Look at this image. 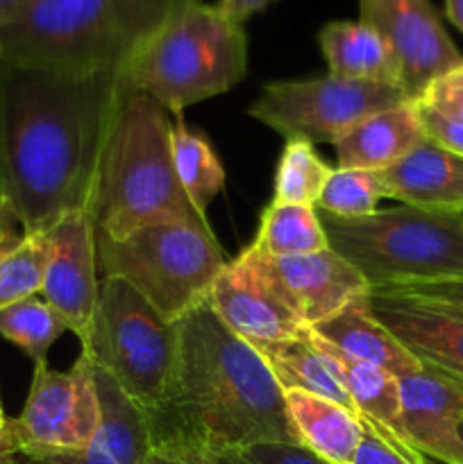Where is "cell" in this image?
Here are the masks:
<instances>
[{
	"label": "cell",
	"mask_w": 463,
	"mask_h": 464,
	"mask_svg": "<svg viewBox=\"0 0 463 464\" xmlns=\"http://www.w3.org/2000/svg\"><path fill=\"white\" fill-rule=\"evenodd\" d=\"M420 458H422V464H448V462H440V460H436V458L422 456V453H420Z\"/></svg>",
	"instance_id": "ee69618b"
},
{
	"label": "cell",
	"mask_w": 463,
	"mask_h": 464,
	"mask_svg": "<svg viewBox=\"0 0 463 464\" xmlns=\"http://www.w3.org/2000/svg\"><path fill=\"white\" fill-rule=\"evenodd\" d=\"M275 0H218L216 7L227 21L243 25L250 16H254V14L261 12V9H266Z\"/></svg>",
	"instance_id": "8d00e7d4"
},
{
	"label": "cell",
	"mask_w": 463,
	"mask_h": 464,
	"mask_svg": "<svg viewBox=\"0 0 463 464\" xmlns=\"http://www.w3.org/2000/svg\"><path fill=\"white\" fill-rule=\"evenodd\" d=\"M100 426V401L95 390L94 361L82 349L68 372L34 365L30 392L9 430L23 458L80 451L94 440Z\"/></svg>",
	"instance_id": "30bf717a"
},
{
	"label": "cell",
	"mask_w": 463,
	"mask_h": 464,
	"mask_svg": "<svg viewBox=\"0 0 463 464\" xmlns=\"http://www.w3.org/2000/svg\"><path fill=\"white\" fill-rule=\"evenodd\" d=\"M313 334L354 358L389 372L395 379L420 370V361L381 324L370 308L368 295L352 299L330 320L313 326Z\"/></svg>",
	"instance_id": "ffe728a7"
},
{
	"label": "cell",
	"mask_w": 463,
	"mask_h": 464,
	"mask_svg": "<svg viewBox=\"0 0 463 464\" xmlns=\"http://www.w3.org/2000/svg\"><path fill=\"white\" fill-rule=\"evenodd\" d=\"M207 464H254V462H250L243 453H225V456L212 458Z\"/></svg>",
	"instance_id": "60d3db41"
},
{
	"label": "cell",
	"mask_w": 463,
	"mask_h": 464,
	"mask_svg": "<svg viewBox=\"0 0 463 464\" xmlns=\"http://www.w3.org/2000/svg\"><path fill=\"white\" fill-rule=\"evenodd\" d=\"M259 254L284 302L309 329L330 320L352 299L370 293L366 276L330 247L300 256Z\"/></svg>",
	"instance_id": "9a60e30c"
},
{
	"label": "cell",
	"mask_w": 463,
	"mask_h": 464,
	"mask_svg": "<svg viewBox=\"0 0 463 464\" xmlns=\"http://www.w3.org/2000/svg\"><path fill=\"white\" fill-rule=\"evenodd\" d=\"M153 453L207 464L257 444H300L284 390L257 349L209 302L177 322V365L166 403L148 417Z\"/></svg>",
	"instance_id": "7a4b0ae2"
},
{
	"label": "cell",
	"mask_w": 463,
	"mask_h": 464,
	"mask_svg": "<svg viewBox=\"0 0 463 464\" xmlns=\"http://www.w3.org/2000/svg\"><path fill=\"white\" fill-rule=\"evenodd\" d=\"M381 199H386V188L379 170L334 168L318 198L316 208L340 220H357L375 213Z\"/></svg>",
	"instance_id": "f1b7e54d"
},
{
	"label": "cell",
	"mask_w": 463,
	"mask_h": 464,
	"mask_svg": "<svg viewBox=\"0 0 463 464\" xmlns=\"http://www.w3.org/2000/svg\"><path fill=\"white\" fill-rule=\"evenodd\" d=\"M418 102L463 125V63L431 82Z\"/></svg>",
	"instance_id": "1f68e13d"
},
{
	"label": "cell",
	"mask_w": 463,
	"mask_h": 464,
	"mask_svg": "<svg viewBox=\"0 0 463 464\" xmlns=\"http://www.w3.org/2000/svg\"><path fill=\"white\" fill-rule=\"evenodd\" d=\"M330 75L399 86V66L384 36L363 21H331L318 32ZM402 89V86H399Z\"/></svg>",
	"instance_id": "44dd1931"
},
{
	"label": "cell",
	"mask_w": 463,
	"mask_h": 464,
	"mask_svg": "<svg viewBox=\"0 0 463 464\" xmlns=\"http://www.w3.org/2000/svg\"><path fill=\"white\" fill-rule=\"evenodd\" d=\"M252 245L266 256H300L330 247L316 207L272 202L263 208Z\"/></svg>",
	"instance_id": "484cf974"
},
{
	"label": "cell",
	"mask_w": 463,
	"mask_h": 464,
	"mask_svg": "<svg viewBox=\"0 0 463 464\" xmlns=\"http://www.w3.org/2000/svg\"><path fill=\"white\" fill-rule=\"evenodd\" d=\"M250 462L254 464H334L318 453L309 451L302 444L289 442H268L257 444L243 453Z\"/></svg>",
	"instance_id": "d6a6232c"
},
{
	"label": "cell",
	"mask_w": 463,
	"mask_h": 464,
	"mask_svg": "<svg viewBox=\"0 0 463 464\" xmlns=\"http://www.w3.org/2000/svg\"><path fill=\"white\" fill-rule=\"evenodd\" d=\"M427 140L416 102H404L366 118L334 143L339 168L386 170Z\"/></svg>",
	"instance_id": "d6986e66"
},
{
	"label": "cell",
	"mask_w": 463,
	"mask_h": 464,
	"mask_svg": "<svg viewBox=\"0 0 463 464\" xmlns=\"http://www.w3.org/2000/svg\"><path fill=\"white\" fill-rule=\"evenodd\" d=\"M422 365V362H420ZM404 442L422 456L463 464V385L422 365L398 379Z\"/></svg>",
	"instance_id": "2e32d148"
},
{
	"label": "cell",
	"mask_w": 463,
	"mask_h": 464,
	"mask_svg": "<svg viewBox=\"0 0 463 464\" xmlns=\"http://www.w3.org/2000/svg\"><path fill=\"white\" fill-rule=\"evenodd\" d=\"M66 329L57 311L39 295L21 299L0 311V335L34 361L45 365L50 347Z\"/></svg>",
	"instance_id": "4316f807"
},
{
	"label": "cell",
	"mask_w": 463,
	"mask_h": 464,
	"mask_svg": "<svg viewBox=\"0 0 463 464\" xmlns=\"http://www.w3.org/2000/svg\"><path fill=\"white\" fill-rule=\"evenodd\" d=\"M359 420H361L363 433L352 464H422L420 453L399 442L389 430L363 415H359Z\"/></svg>",
	"instance_id": "4dcf8cb0"
},
{
	"label": "cell",
	"mask_w": 463,
	"mask_h": 464,
	"mask_svg": "<svg viewBox=\"0 0 463 464\" xmlns=\"http://www.w3.org/2000/svg\"><path fill=\"white\" fill-rule=\"evenodd\" d=\"M411 102L395 84L325 75L263 86L248 113L284 140L334 145L375 113Z\"/></svg>",
	"instance_id": "9c48e42d"
},
{
	"label": "cell",
	"mask_w": 463,
	"mask_h": 464,
	"mask_svg": "<svg viewBox=\"0 0 463 464\" xmlns=\"http://www.w3.org/2000/svg\"><path fill=\"white\" fill-rule=\"evenodd\" d=\"M30 0H0V27L12 23Z\"/></svg>",
	"instance_id": "f35d334b"
},
{
	"label": "cell",
	"mask_w": 463,
	"mask_h": 464,
	"mask_svg": "<svg viewBox=\"0 0 463 464\" xmlns=\"http://www.w3.org/2000/svg\"><path fill=\"white\" fill-rule=\"evenodd\" d=\"M386 198L436 213H463V157L431 139L379 170Z\"/></svg>",
	"instance_id": "ac0fdd59"
},
{
	"label": "cell",
	"mask_w": 463,
	"mask_h": 464,
	"mask_svg": "<svg viewBox=\"0 0 463 464\" xmlns=\"http://www.w3.org/2000/svg\"><path fill=\"white\" fill-rule=\"evenodd\" d=\"M130 95L121 72L68 75L0 62V198L25 234L94 211L100 163Z\"/></svg>",
	"instance_id": "6da1fadb"
},
{
	"label": "cell",
	"mask_w": 463,
	"mask_h": 464,
	"mask_svg": "<svg viewBox=\"0 0 463 464\" xmlns=\"http://www.w3.org/2000/svg\"><path fill=\"white\" fill-rule=\"evenodd\" d=\"M445 14L452 25L463 32V0H445Z\"/></svg>",
	"instance_id": "ab89813d"
},
{
	"label": "cell",
	"mask_w": 463,
	"mask_h": 464,
	"mask_svg": "<svg viewBox=\"0 0 463 464\" xmlns=\"http://www.w3.org/2000/svg\"><path fill=\"white\" fill-rule=\"evenodd\" d=\"M48 252V234H27L21 247L0 261V311L41 293Z\"/></svg>",
	"instance_id": "f546056e"
},
{
	"label": "cell",
	"mask_w": 463,
	"mask_h": 464,
	"mask_svg": "<svg viewBox=\"0 0 463 464\" xmlns=\"http://www.w3.org/2000/svg\"><path fill=\"white\" fill-rule=\"evenodd\" d=\"M458 435H461V442H463V424L458 426Z\"/></svg>",
	"instance_id": "bcb514c9"
},
{
	"label": "cell",
	"mask_w": 463,
	"mask_h": 464,
	"mask_svg": "<svg viewBox=\"0 0 463 464\" xmlns=\"http://www.w3.org/2000/svg\"><path fill=\"white\" fill-rule=\"evenodd\" d=\"M461 218H463V213H461Z\"/></svg>",
	"instance_id": "7dc6e473"
},
{
	"label": "cell",
	"mask_w": 463,
	"mask_h": 464,
	"mask_svg": "<svg viewBox=\"0 0 463 464\" xmlns=\"http://www.w3.org/2000/svg\"><path fill=\"white\" fill-rule=\"evenodd\" d=\"M171 154L177 181L189 202L207 216V208L225 186V170L216 152L198 131L189 130L182 118L171 127Z\"/></svg>",
	"instance_id": "d4e9b609"
},
{
	"label": "cell",
	"mask_w": 463,
	"mask_h": 464,
	"mask_svg": "<svg viewBox=\"0 0 463 464\" xmlns=\"http://www.w3.org/2000/svg\"><path fill=\"white\" fill-rule=\"evenodd\" d=\"M25 236L27 234L23 229L21 218L16 216V211H14L7 199L0 198V261L16 247H21Z\"/></svg>",
	"instance_id": "d590c367"
},
{
	"label": "cell",
	"mask_w": 463,
	"mask_h": 464,
	"mask_svg": "<svg viewBox=\"0 0 463 464\" xmlns=\"http://www.w3.org/2000/svg\"><path fill=\"white\" fill-rule=\"evenodd\" d=\"M94 376L100 401V426L94 440L80 451L25 458L27 464H145L153 456L145 412L98 365H94Z\"/></svg>",
	"instance_id": "e0dca14e"
},
{
	"label": "cell",
	"mask_w": 463,
	"mask_h": 464,
	"mask_svg": "<svg viewBox=\"0 0 463 464\" xmlns=\"http://www.w3.org/2000/svg\"><path fill=\"white\" fill-rule=\"evenodd\" d=\"M320 222L330 249L352 263L370 288L463 276L461 213L402 204L357 220L320 213Z\"/></svg>",
	"instance_id": "8992f818"
},
{
	"label": "cell",
	"mask_w": 463,
	"mask_h": 464,
	"mask_svg": "<svg viewBox=\"0 0 463 464\" xmlns=\"http://www.w3.org/2000/svg\"><path fill=\"white\" fill-rule=\"evenodd\" d=\"M145 464H184L180 460H175V458H168V456H162V453H153V456L145 460Z\"/></svg>",
	"instance_id": "b9f144b4"
},
{
	"label": "cell",
	"mask_w": 463,
	"mask_h": 464,
	"mask_svg": "<svg viewBox=\"0 0 463 464\" xmlns=\"http://www.w3.org/2000/svg\"><path fill=\"white\" fill-rule=\"evenodd\" d=\"M245 71L243 25L227 21L216 5L186 0L141 44L121 77L130 93L180 116L189 104L234 89Z\"/></svg>",
	"instance_id": "5b68a950"
},
{
	"label": "cell",
	"mask_w": 463,
	"mask_h": 464,
	"mask_svg": "<svg viewBox=\"0 0 463 464\" xmlns=\"http://www.w3.org/2000/svg\"><path fill=\"white\" fill-rule=\"evenodd\" d=\"M48 240L41 295L84 344L94 326L100 285L94 211L80 208L64 216L48 231Z\"/></svg>",
	"instance_id": "4fadbf2b"
},
{
	"label": "cell",
	"mask_w": 463,
	"mask_h": 464,
	"mask_svg": "<svg viewBox=\"0 0 463 464\" xmlns=\"http://www.w3.org/2000/svg\"><path fill=\"white\" fill-rule=\"evenodd\" d=\"M289 417L300 444L334 464H352L361 442V420L343 406L316 394L284 392Z\"/></svg>",
	"instance_id": "7402d4cb"
},
{
	"label": "cell",
	"mask_w": 463,
	"mask_h": 464,
	"mask_svg": "<svg viewBox=\"0 0 463 464\" xmlns=\"http://www.w3.org/2000/svg\"><path fill=\"white\" fill-rule=\"evenodd\" d=\"M377 320L422 362L463 385V308L398 288H370Z\"/></svg>",
	"instance_id": "5bb4252c"
},
{
	"label": "cell",
	"mask_w": 463,
	"mask_h": 464,
	"mask_svg": "<svg viewBox=\"0 0 463 464\" xmlns=\"http://www.w3.org/2000/svg\"><path fill=\"white\" fill-rule=\"evenodd\" d=\"M359 21L384 36L399 66V86L411 102L463 63L429 0H359Z\"/></svg>",
	"instance_id": "8fae6325"
},
{
	"label": "cell",
	"mask_w": 463,
	"mask_h": 464,
	"mask_svg": "<svg viewBox=\"0 0 463 464\" xmlns=\"http://www.w3.org/2000/svg\"><path fill=\"white\" fill-rule=\"evenodd\" d=\"M186 0H30L0 27V62L68 75L121 72Z\"/></svg>",
	"instance_id": "3957f363"
},
{
	"label": "cell",
	"mask_w": 463,
	"mask_h": 464,
	"mask_svg": "<svg viewBox=\"0 0 463 464\" xmlns=\"http://www.w3.org/2000/svg\"><path fill=\"white\" fill-rule=\"evenodd\" d=\"M18 447H16V440H14L12 430L7 429H0V464H14L18 460Z\"/></svg>",
	"instance_id": "74e56055"
},
{
	"label": "cell",
	"mask_w": 463,
	"mask_h": 464,
	"mask_svg": "<svg viewBox=\"0 0 463 464\" xmlns=\"http://www.w3.org/2000/svg\"><path fill=\"white\" fill-rule=\"evenodd\" d=\"M311 331V329H309ZM311 340L320 353L325 356L327 365L340 381L345 392L352 399L354 408L359 415L366 420L375 421L381 429L389 430L390 435L404 442V429H402V412H399V385L395 376L389 372L379 370L368 362L354 361V358L345 356L340 349L322 340L311 331ZM407 444V442H404ZM409 447V444H407Z\"/></svg>",
	"instance_id": "603a6c76"
},
{
	"label": "cell",
	"mask_w": 463,
	"mask_h": 464,
	"mask_svg": "<svg viewBox=\"0 0 463 464\" xmlns=\"http://www.w3.org/2000/svg\"><path fill=\"white\" fill-rule=\"evenodd\" d=\"M14 464H27V460H25V458H23V456H18V460L14 462Z\"/></svg>",
	"instance_id": "f6af8a7d"
},
{
	"label": "cell",
	"mask_w": 463,
	"mask_h": 464,
	"mask_svg": "<svg viewBox=\"0 0 463 464\" xmlns=\"http://www.w3.org/2000/svg\"><path fill=\"white\" fill-rule=\"evenodd\" d=\"M390 288L407 290V293H416V295H422V297L438 299V302H448V304H454V306L463 308V276L420 281V284H407V285H390Z\"/></svg>",
	"instance_id": "e575fe53"
},
{
	"label": "cell",
	"mask_w": 463,
	"mask_h": 464,
	"mask_svg": "<svg viewBox=\"0 0 463 464\" xmlns=\"http://www.w3.org/2000/svg\"><path fill=\"white\" fill-rule=\"evenodd\" d=\"M254 349L263 358V362L272 372V376H275V381L284 392L298 390V392L316 394V397L327 399V401L339 403V406H343L352 415H359L352 399L345 392L340 381L336 379L331 367L327 365L320 349L313 344L311 331L309 329H304L295 338L281 340V343L259 344Z\"/></svg>",
	"instance_id": "cb8c5ba5"
},
{
	"label": "cell",
	"mask_w": 463,
	"mask_h": 464,
	"mask_svg": "<svg viewBox=\"0 0 463 464\" xmlns=\"http://www.w3.org/2000/svg\"><path fill=\"white\" fill-rule=\"evenodd\" d=\"M334 168L316 152L309 140H286L275 172L272 204H304L316 207Z\"/></svg>",
	"instance_id": "83f0119b"
},
{
	"label": "cell",
	"mask_w": 463,
	"mask_h": 464,
	"mask_svg": "<svg viewBox=\"0 0 463 464\" xmlns=\"http://www.w3.org/2000/svg\"><path fill=\"white\" fill-rule=\"evenodd\" d=\"M94 365L145 412L163 408L177 365V324L118 276H103L89 340L82 344Z\"/></svg>",
	"instance_id": "ba28073f"
},
{
	"label": "cell",
	"mask_w": 463,
	"mask_h": 464,
	"mask_svg": "<svg viewBox=\"0 0 463 464\" xmlns=\"http://www.w3.org/2000/svg\"><path fill=\"white\" fill-rule=\"evenodd\" d=\"M209 306L232 334L252 347L281 343L309 329L284 302L254 245L225 263L213 281Z\"/></svg>",
	"instance_id": "7c38bea8"
},
{
	"label": "cell",
	"mask_w": 463,
	"mask_h": 464,
	"mask_svg": "<svg viewBox=\"0 0 463 464\" xmlns=\"http://www.w3.org/2000/svg\"><path fill=\"white\" fill-rule=\"evenodd\" d=\"M166 109L130 93L118 111L100 163L94 198L95 236L121 240L162 222L212 229L177 181Z\"/></svg>",
	"instance_id": "277c9868"
},
{
	"label": "cell",
	"mask_w": 463,
	"mask_h": 464,
	"mask_svg": "<svg viewBox=\"0 0 463 464\" xmlns=\"http://www.w3.org/2000/svg\"><path fill=\"white\" fill-rule=\"evenodd\" d=\"M7 426H9V417L5 415L3 401H0V429H7Z\"/></svg>",
	"instance_id": "7bdbcfd3"
},
{
	"label": "cell",
	"mask_w": 463,
	"mask_h": 464,
	"mask_svg": "<svg viewBox=\"0 0 463 464\" xmlns=\"http://www.w3.org/2000/svg\"><path fill=\"white\" fill-rule=\"evenodd\" d=\"M98 270L143 295L163 320L177 322L209 302L225 256L213 229L162 222L121 240L95 236Z\"/></svg>",
	"instance_id": "52a82bcc"
},
{
	"label": "cell",
	"mask_w": 463,
	"mask_h": 464,
	"mask_svg": "<svg viewBox=\"0 0 463 464\" xmlns=\"http://www.w3.org/2000/svg\"><path fill=\"white\" fill-rule=\"evenodd\" d=\"M418 111H420V121L425 125L427 139H431L434 143H438L440 148L449 150V152L463 157V125L461 122L452 121V118L440 116L434 109L425 107V104L416 102Z\"/></svg>",
	"instance_id": "836d02e7"
}]
</instances>
